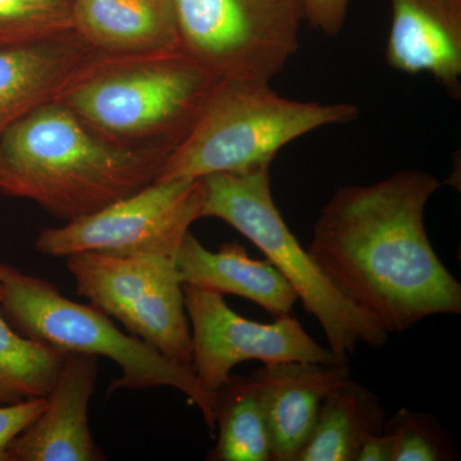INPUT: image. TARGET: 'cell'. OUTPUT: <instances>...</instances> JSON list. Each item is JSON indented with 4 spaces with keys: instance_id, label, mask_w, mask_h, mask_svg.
Wrapping results in <instances>:
<instances>
[{
    "instance_id": "7c38bea8",
    "label": "cell",
    "mask_w": 461,
    "mask_h": 461,
    "mask_svg": "<svg viewBox=\"0 0 461 461\" xmlns=\"http://www.w3.org/2000/svg\"><path fill=\"white\" fill-rule=\"evenodd\" d=\"M98 369L95 355L66 354L44 411L11 442L7 461L107 460L87 417Z\"/></svg>"
},
{
    "instance_id": "2e32d148",
    "label": "cell",
    "mask_w": 461,
    "mask_h": 461,
    "mask_svg": "<svg viewBox=\"0 0 461 461\" xmlns=\"http://www.w3.org/2000/svg\"><path fill=\"white\" fill-rule=\"evenodd\" d=\"M72 23L91 47L114 56L182 50L175 0H72Z\"/></svg>"
},
{
    "instance_id": "30bf717a",
    "label": "cell",
    "mask_w": 461,
    "mask_h": 461,
    "mask_svg": "<svg viewBox=\"0 0 461 461\" xmlns=\"http://www.w3.org/2000/svg\"><path fill=\"white\" fill-rule=\"evenodd\" d=\"M184 294L193 342L191 366L202 386L214 395L232 369L247 360H259L264 366L344 364L312 339L293 315L258 323L232 311L221 294L191 285H184Z\"/></svg>"
},
{
    "instance_id": "8fae6325",
    "label": "cell",
    "mask_w": 461,
    "mask_h": 461,
    "mask_svg": "<svg viewBox=\"0 0 461 461\" xmlns=\"http://www.w3.org/2000/svg\"><path fill=\"white\" fill-rule=\"evenodd\" d=\"M131 57L96 50L74 30L0 50V138L33 109L62 99L87 78Z\"/></svg>"
},
{
    "instance_id": "6da1fadb",
    "label": "cell",
    "mask_w": 461,
    "mask_h": 461,
    "mask_svg": "<svg viewBox=\"0 0 461 461\" xmlns=\"http://www.w3.org/2000/svg\"><path fill=\"white\" fill-rule=\"evenodd\" d=\"M441 184L402 169L341 186L321 208L306 249L339 293L388 335L424 318L461 313V285L430 244L424 213Z\"/></svg>"
},
{
    "instance_id": "5b68a950",
    "label": "cell",
    "mask_w": 461,
    "mask_h": 461,
    "mask_svg": "<svg viewBox=\"0 0 461 461\" xmlns=\"http://www.w3.org/2000/svg\"><path fill=\"white\" fill-rule=\"evenodd\" d=\"M354 104L285 98L269 83L222 77L186 138L167 158L157 181L202 178L272 165L282 148L306 133L351 122Z\"/></svg>"
},
{
    "instance_id": "7a4b0ae2",
    "label": "cell",
    "mask_w": 461,
    "mask_h": 461,
    "mask_svg": "<svg viewBox=\"0 0 461 461\" xmlns=\"http://www.w3.org/2000/svg\"><path fill=\"white\" fill-rule=\"evenodd\" d=\"M169 154L105 140L57 100L3 133L0 193L69 222L153 184Z\"/></svg>"
},
{
    "instance_id": "d6986e66",
    "label": "cell",
    "mask_w": 461,
    "mask_h": 461,
    "mask_svg": "<svg viewBox=\"0 0 461 461\" xmlns=\"http://www.w3.org/2000/svg\"><path fill=\"white\" fill-rule=\"evenodd\" d=\"M65 357L23 338L0 313V406L47 396Z\"/></svg>"
},
{
    "instance_id": "ffe728a7",
    "label": "cell",
    "mask_w": 461,
    "mask_h": 461,
    "mask_svg": "<svg viewBox=\"0 0 461 461\" xmlns=\"http://www.w3.org/2000/svg\"><path fill=\"white\" fill-rule=\"evenodd\" d=\"M72 0H0V50L72 32Z\"/></svg>"
},
{
    "instance_id": "cb8c5ba5",
    "label": "cell",
    "mask_w": 461,
    "mask_h": 461,
    "mask_svg": "<svg viewBox=\"0 0 461 461\" xmlns=\"http://www.w3.org/2000/svg\"><path fill=\"white\" fill-rule=\"evenodd\" d=\"M393 437L388 433H373L364 438L357 461H391Z\"/></svg>"
},
{
    "instance_id": "7402d4cb",
    "label": "cell",
    "mask_w": 461,
    "mask_h": 461,
    "mask_svg": "<svg viewBox=\"0 0 461 461\" xmlns=\"http://www.w3.org/2000/svg\"><path fill=\"white\" fill-rule=\"evenodd\" d=\"M47 403V396L0 406V461H7L9 445L32 423Z\"/></svg>"
},
{
    "instance_id": "277c9868",
    "label": "cell",
    "mask_w": 461,
    "mask_h": 461,
    "mask_svg": "<svg viewBox=\"0 0 461 461\" xmlns=\"http://www.w3.org/2000/svg\"><path fill=\"white\" fill-rule=\"evenodd\" d=\"M0 313L23 338L62 353L95 355L117 364L121 375L109 393L157 387L180 391L198 406L214 436L215 395L202 386L193 368L122 332L95 306L72 302L51 282L0 260Z\"/></svg>"
},
{
    "instance_id": "ac0fdd59",
    "label": "cell",
    "mask_w": 461,
    "mask_h": 461,
    "mask_svg": "<svg viewBox=\"0 0 461 461\" xmlns=\"http://www.w3.org/2000/svg\"><path fill=\"white\" fill-rule=\"evenodd\" d=\"M217 445L209 461H271L258 382L230 375L215 393Z\"/></svg>"
},
{
    "instance_id": "44dd1931",
    "label": "cell",
    "mask_w": 461,
    "mask_h": 461,
    "mask_svg": "<svg viewBox=\"0 0 461 461\" xmlns=\"http://www.w3.org/2000/svg\"><path fill=\"white\" fill-rule=\"evenodd\" d=\"M384 432L393 437L391 461L455 460V450L435 418L400 409L384 424Z\"/></svg>"
},
{
    "instance_id": "9c48e42d",
    "label": "cell",
    "mask_w": 461,
    "mask_h": 461,
    "mask_svg": "<svg viewBox=\"0 0 461 461\" xmlns=\"http://www.w3.org/2000/svg\"><path fill=\"white\" fill-rule=\"evenodd\" d=\"M202 206L200 178L154 181L95 213L41 230L35 248L56 258L80 253L175 258L191 224L202 220Z\"/></svg>"
},
{
    "instance_id": "603a6c76",
    "label": "cell",
    "mask_w": 461,
    "mask_h": 461,
    "mask_svg": "<svg viewBox=\"0 0 461 461\" xmlns=\"http://www.w3.org/2000/svg\"><path fill=\"white\" fill-rule=\"evenodd\" d=\"M305 20L324 35L338 36L345 26L350 0H302Z\"/></svg>"
},
{
    "instance_id": "4fadbf2b",
    "label": "cell",
    "mask_w": 461,
    "mask_h": 461,
    "mask_svg": "<svg viewBox=\"0 0 461 461\" xmlns=\"http://www.w3.org/2000/svg\"><path fill=\"white\" fill-rule=\"evenodd\" d=\"M271 461H297L311 439L321 402L350 379L348 364L287 362L253 373Z\"/></svg>"
},
{
    "instance_id": "3957f363",
    "label": "cell",
    "mask_w": 461,
    "mask_h": 461,
    "mask_svg": "<svg viewBox=\"0 0 461 461\" xmlns=\"http://www.w3.org/2000/svg\"><path fill=\"white\" fill-rule=\"evenodd\" d=\"M221 78L186 51H162L109 67L59 100L105 140L172 153Z\"/></svg>"
},
{
    "instance_id": "8992f818",
    "label": "cell",
    "mask_w": 461,
    "mask_h": 461,
    "mask_svg": "<svg viewBox=\"0 0 461 461\" xmlns=\"http://www.w3.org/2000/svg\"><path fill=\"white\" fill-rule=\"evenodd\" d=\"M271 166L200 178L202 218L229 223L262 251L296 291L306 313L320 321L339 363L348 364L359 344L386 345V330L330 284L288 229L273 199Z\"/></svg>"
},
{
    "instance_id": "e0dca14e",
    "label": "cell",
    "mask_w": 461,
    "mask_h": 461,
    "mask_svg": "<svg viewBox=\"0 0 461 461\" xmlns=\"http://www.w3.org/2000/svg\"><path fill=\"white\" fill-rule=\"evenodd\" d=\"M378 397L351 378L321 402L311 439L297 461H357L364 438L384 433Z\"/></svg>"
},
{
    "instance_id": "9a60e30c",
    "label": "cell",
    "mask_w": 461,
    "mask_h": 461,
    "mask_svg": "<svg viewBox=\"0 0 461 461\" xmlns=\"http://www.w3.org/2000/svg\"><path fill=\"white\" fill-rule=\"evenodd\" d=\"M184 285L221 295L245 297L275 320L293 313L296 291L269 260L249 257L247 249L227 242L211 251L187 232L175 257Z\"/></svg>"
},
{
    "instance_id": "ba28073f",
    "label": "cell",
    "mask_w": 461,
    "mask_h": 461,
    "mask_svg": "<svg viewBox=\"0 0 461 461\" xmlns=\"http://www.w3.org/2000/svg\"><path fill=\"white\" fill-rule=\"evenodd\" d=\"M182 50L221 77L271 83L299 48L302 0H175Z\"/></svg>"
},
{
    "instance_id": "5bb4252c",
    "label": "cell",
    "mask_w": 461,
    "mask_h": 461,
    "mask_svg": "<svg viewBox=\"0 0 461 461\" xmlns=\"http://www.w3.org/2000/svg\"><path fill=\"white\" fill-rule=\"evenodd\" d=\"M388 65L400 72H427L450 95L461 94V0H391Z\"/></svg>"
},
{
    "instance_id": "52a82bcc",
    "label": "cell",
    "mask_w": 461,
    "mask_h": 461,
    "mask_svg": "<svg viewBox=\"0 0 461 461\" xmlns=\"http://www.w3.org/2000/svg\"><path fill=\"white\" fill-rule=\"evenodd\" d=\"M67 268L78 296L172 362L193 368L184 281L175 258L80 253L67 258Z\"/></svg>"
}]
</instances>
